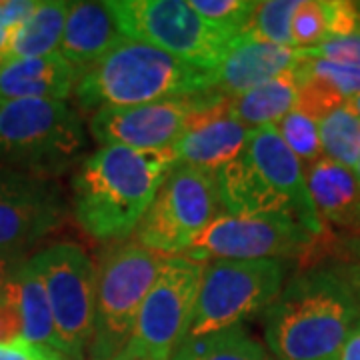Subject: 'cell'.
I'll return each instance as SVG.
<instances>
[{
    "instance_id": "cell-1",
    "label": "cell",
    "mask_w": 360,
    "mask_h": 360,
    "mask_svg": "<svg viewBox=\"0 0 360 360\" xmlns=\"http://www.w3.org/2000/svg\"><path fill=\"white\" fill-rule=\"evenodd\" d=\"M340 257L307 264L266 309L274 360H338L360 324V258L342 243Z\"/></svg>"
},
{
    "instance_id": "cell-2",
    "label": "cell",
    "mask_w": 360,
    "mask_h": 360,
    "mask_svg": "<svg viewBox=\"0 0 360 360\" xmlns=\"http://www.w3.org/2000/svg\"><path fill=\"white\" fill-rule=\"evenodd\" d=\"M172 168L168 155L101 146L82 158L72 180L78 226L94 240H122L139 229Z\"/></svg>"
},
{
    "instance_id": "cell-3",
    "label": "cell",
    "mask_w": 360,
    "mask_h": 360,
    "mask_svg": "<svg viewBox=\"0 0 360 360\" xmlns=\"http://www.w3.org/2000/svg\"><path fill=\"white\" fill-rule=\"evenodd\" d=\"M217 186L224 214H284L316 236L326 234L310 198L304 168L274 124L248 130L240 155L217 170Z\"/></svg>"
},
{
    "instance_id": "cell-4",
    "label": "cell",
    "mask_w": 360,
    "mask_h": 360,
    "mask_svg": "<svg viewBox=\"0 0 360 360\" xmlns=\"http://www.w3.org/2000/svg\"><path fill=\"white\" fill-rule=\"evenodd\" d=\"M212 92V70L188 65L139 40L124 39L86 68L75 86L82 110L139 106Z\"/></svg>"
},
{
    "instance_id": "cell-5",
    "label": "cell",
    "mask_w": 360,
    "mask_h": 360,
    "mask_svg": "<svg viewBox=\"0 0 360 360\" xmlns=\"http://www.w3.org/2000/svg\"><path fill=\"white\" fill-rule=\"evenodd\" d=\"M84 148V122L66 101L0 103V168L56 179Z\"/></svg>"
},
{
    "instance_id": "cell-6",
    "label": "cell",
    "mask_w": 360,
    "mask_h": 360,
    "mask_svg": "<svg viewBox=\"0 0 360 360\" xmlns=\"http://www.w3.org/2000/svg\"><path fill=\"white\" fill-rule=\"evenodd\" d=\"M106 6L127 39L205 70H214L234 42V37L206 22L184 0H110Z\"/></svg>"
},
{
    "instance_id": "cell-7",
    "label": "cell",
    "mask_w": 360,
    "mask_h": 360,
    "mask_svg": "<svg viewBox=\"0 0 360 360\" xmlns=\"http://www.w3.org/2000/svg\"><path fill=\"white\" fill-rule=\"evenodd\" d=\"M162 258L139 243L116 246L104 258L98 270L89 360H115L127 347Z\"/></svg>"
},
{
    "instance_id": "cell-8",
    "label": "cell",
    "mask_w": 360,
    "mask_h": 360,
    "mask_svg": "<svg viewBox=\"0 0 360 360\" xmlns=\"http://www.w3.org/2000/svg\"><path fill=\"white\" fill-rule=\"evenodd\" d=\"M205 262L165 257L142 302L132 336L115 360H170L188 336Z\"/></svg>"
},
{
    "instance_id": "cell-9",
    "label": "cell",
    "mask_w": 360,
    "mask_h": 360,
    "mask_svg": "<svg viewBox=\"0 0 360 360\" xmlns=\"http://www.w3.org/2000/svg\"><path fill=\"white\" fill-rule=\"evenodd\" d=\"M286 270V262L278 258L212 260L205 264L186 338L240 326L248 316L269 309L283 290Z\"/></svg>"
},
{
    "instance_id": "cell-10",
    "label": "cell",
    "mask_w": 360,
    "mask_h": 360,
    "mask_svg": "<svg viewBox=\"0 0 360 360\" xmlns=\"http://www.w3.org/2000/svg\"><path fill=\"white\" fill-rule=\"evenodd\" d=\"M217 172L172 165L136 229L139 245L160 257H180L219 217Z\"/></svg>"
},
{
    "instance_id": "cell-11",
    "label": "cell",
    "mask_w": 360,
    "mask_h": 360,
    "mask_svg": "<svg viewBox=\"0 0 360 360\" xmlns=\"http://www.w3.org/2000/svg\"><path fill=\"white\" fill-rule=\"evenodd\" d=\"M32 266L42 278L60 352L68 360H84L94 328L98 270L82 246L56 243L34 257Z\"/></svg>"
},
{
    "instance_id": "cell-12",
    "label": "cell",
    "mask_w": 360,
    "mask_h": 360,
    "mask_svg": "<svg viewBox=\"0 0 360 360\" xmlns=\"http://www.w3.org/2000/svg\"><path fill=\"white\" fill-rule=\"evenodd\" d=\"M326 236V234H324ZM324 236L312 234L284 214H219L198 234L186 257L194 260H262L300 258L307 262Z\"/></svg>"
},
{
    "instance_id": "cell-13",
    "label": "cell",
    "mask_w": 360,
    "mask_h": 360,
    "mask_svg": "<svg viewBox=\"0 0 360 360\" xmlns=\"http://www.w3.org/2000/svg\"><path fill=\"white\" fill-rule=\"evenodd\" d=\"M222 98L217 92H205L139 106L101 108L90 118V134L101 146L116 144L141 153L168 155L193 127L196 116Z\"/></svg>"
},
{
    "instance_id": "cell-14",
    "label": "cell",
    "mask_w": 360,
    "mask_h": 360,
    "mask_svg": "<svg viewBox=\"0 0 360 360\" xmlns=\"http://www.w3.org/2000/svg\"><path fill=\"white\" fill-rule=\"evenodd\" d=\"M65 219V194L54 179L0 168V250L26 255Z\"/></svg>"
},
{
    "instance_id": "cell-15",
    "label": "cell",
    "mask_w": 360,
    "mask_h": 360,
    "mask_svg": "<svg viewBox=\"0 0 360 360\" xmlns=\"http://www.w3.org/2000/svg\"><path fill=\"white\" fill-rule=\"evenodd\" d=\"M298 63V49L240 34L234 39L222 63L212 70V92L224 98L238 96L292 70Z\"/></svg>"
},
{
    "instance_id": "cell-16",
    "label": "cell",
    "mask_w": 360,
    "mask_h": 360,
    "mask_svg": "<svg viewBox=\"0 0 360 360\" xmlns=\"http://www.w3.org/2000/svg\"><path fill=\"white\" fill-rule=\"evenodd\" d=\"M226 98L206 106L193 127L168 153L172 165L217 172L240 155L248 127L224 115Z\"/></svg>"
},
{
    "instance_id": "cell-17",
    "label": "cell",
    "mask_w": 360,
    "mask_h": 360,
    "mask_svg": "<svg viewBox=\"0 0 360 360\" xmlns=\"http://www.w3.org/2000/svg\"><path fill=\"white\" fill-rule=\"evenodd\" d=\"M80 72L58 52L18 58L0 65V103L6 101H66Z\"/></svg>"
},
{
    "instance_id": "cell-18",
    "label": "cell",
    "mask_w": 360,
    "mask_h": 360,
    "mask_svg": "<svg viewBox=\"0 0 360 360\" xmlns=\"http://www.w3.org/2000/svg\"><path fill=\"white\" fill-rule=\"evenodd\" d=\"M122 39L106 2H70L58 54L82 75Z\"/></svg>"
},
{
    "instance_id": "cell-19",
    "label": "cell",
    "mask_w": 360,
    "mask_h": 360,
    "mask_svg": "<svg viewBox=\"0 0 360 360\" xmlns=\"http://www.w3.org/2000/svg\"><path fill=\"white\" fill-rule=\"evenodd\" d=\"M310 198L324 222L360 232V184L350 168L322 156L304 170Z\"/></svg>"
},
{
    "instance_id": "cell-20",
    "label": "cell",
    "mask_w": 360,
    "mask_h": 360,
    "mask_svg": "<svg viewBox=\"0 0 360 360\" xmlns=\"http://www.w3.org/2000/svg\"><path fill=\"white\" fill-rule=\"evenodd\" d=\"M296 103L298 77L292 68L257 89L226 98L224 115L245 127L257 129L264 124H276L288 112L296 110Z\"/></svg>"
},
{
    "instance_id": "cell-21",
    "label": "cell",
    "mask_w": 360,
    "mask_h": 360,
    "mask_svg": "<svg viewBox=\"0 0 360 360\" xmlns=\"http://www.w3.org/2000/svg\"><path fill=\"white\" fill-rule=\"evenodd\" d=\"M68 8L70 2H39L37 11L13 32L6 51L0 56V65L8 60L37 58L58 52Z\"/></svg>"
},
{
    "instance_id": "cell-22",
    "label": "cell",
    "mask_w": 360,
    "mask_h": 360,
    "mask_svg": "<svg viewBox=\"0 0 360 360\" xmlns=\"http://www.w3.org/2000/svg\"><path fill=\"white\" fill-rule=\"evenodd\" d=\"M14 278L18 286V302H20V314H22V340L60 352L49 296L30 258H26L25 262L14 270Z\"/></svg>"
},
{
    "instance_id": "cell-23",
    "label": "cell",
    "mask_w": 360,
    "mask_h": 360,
    "mask_svg": "<svg viewBox=\"0 0 360 360\" xmlns=\"http://www.w3.org/2000/svg\"><path fill=\"white\" fill-rule=\"evenodd\" d=\"M170 360H270L243 326H232L219 333L196 338H184Z\"/></svg>"
},
{
    "instance_id": "cell-24",
    "label": "cell",
    "mask_w": 360,
    "mask_h": 360,
    "mask_svg": "<svg viewBox=\"0 0 360 360\" xmlns=\"http://www.w3.org/2000/svg\"><path fill=\"white\" fill-rule=\"evenodd\" d=\"M319 132L326 158L354 170L360 156V116L342 104L319 120Z\"/></svg>"
},
{
    "instance_id": "cell-25",
    "label": "cell",
    "mask_w": 360,
    "mask_h": 360,
    "mask_svg": "<svg viewBox=\"0 0 360 360\" xmlns=\"http://www.w3.org/2000/svg\"><path fill=\"white\" fill-rule=\"evenodd\" d=\"M300 0H264L257 2V8L252 18L246 26L245 34L257 40L281 44V46H292L290 37V22L298 8ZM295 49V46H292Z\"/></svg>"
},
{
    "instance_id": "cell-26",
    "label": "cell",
    "mask_w": 360,
    "mask_h": 360,
    "mask_svg": "<svg viewBox=\"0 0 360 360\" xmlns=\"http://www.w3.org/2000/svg\"><path fill=\"white\" fill-rule=\"evenodd\" d=\"M274 127L278 130L284 144L290 148V153L300 160V165L304 162L307 167H312L314 162L321 160V132H319V122L314 118L292 110L284 116L283 120H278Z\"/></svg>"
},
{
    "instance_id": "cell-27",
    "label": "cell",
    "mask_w": 360,
    "mask_h": 360,
    "mask_svg": "<svg viewBox=\"0 0 360 360\" xmlns=\"http://www.w3.org/2000/svg\"><path fill=\"white\" fill-rule=\"evenodd\" d=\"M188 6L206 22L224 30L231 37L245 34L257 2L248 0H188Z\"/></svg>"
},
{
    "instance_id": "cell-28",
    "label": "cell",
    "mask_w": 360,
    "mask_h": 360,
    "mask_svg": "<svg viewBox=\"0 0 360 360\" xmlns=\"http://www.w3.org/2000/svg\"><path fill=\"white\" fill-rule=\"evenodd\" d=\"M296 68L322 82L328 90L338 94L342 101H348L352 96L360 94V68L359 66L340 65L333 60H302L296 65Z\"/></svg>"
},
{
    "instance_id": "cell-29",
    "label": "cell",
    "mask_w": 360,
    "mask_h": 360,
    "mask_svg": "<svg viewBox=\"0 0 360 360\" xmlns=\"http://www.w3.org/2000/svg\"><path fill=\"white\" fill-rule=\"evenodd\" d=\"M290 37L295 49H312L328 40L326 14L321 0H300L290 22Z\"/></svg>"
},
{
    "instance_id": "cell-30",
    "label": "cell",
    "mask_w": 360,
    "mask_h": 360,
    "mask_svg": "<svg viewBox=\"0 0 360 360\" xmlns=\"http://www.w3.org/2000/svg\"><path fill=\"white\" fill-rule=\"evenodd\" d=\"M298 56L302 60H333L360 68V32L324 40L312 49H298Z\"/></svg>"
},
{
    "instance_id": "cell-31",
    "label": "cell",
    "mask_w": 360,
    "mask_h": 360,
    "mask_svg": "<svg viewBox=\"0 0 360 360\" xmlns=\"http://www.w3.org/2000/svg\"><path fill=\"white\" fill-rule=\"evenodd\" d=\"M20 340H22V314L18 302V286L13 272L0 290V345H13Z\"/></svg>"
},
{
    "instance_id": "cell-32",
    "label": "cell",
    "mask_w": 360,
    "mask_h": 360,
    "mask_svg": "<svg viewBox=\"0 0 360 360\" xmlns=\"http://www.w3.org/2000/svg\"><path fill=\"white\" fill-rule=\"evenodd\" d=\"M328 39L348 37L360 32V2H347V0H322Z\"/></svg>"
},
{
    "instance_id": "cell-33",
    "label": "cell",
    "mask_w": 360,
    "mask_h": 360,
    "mask_svg": "<svg viewBox=\"0 0 360 360\" xmlns=\"http://www.w3.org/2000/svg\"><path fill=\"white\" fill-rule=\"evenodd\" d=\"M34 0H8L0 2V56L4 54L13 32L37 11Z\"/></svg>"
},
{
    "instance_id": "cell-34",
    "label": "cell",
    "mask_w": 360,
    "mask_h": 360,
    "mask_svg": "<svg viewBox=\"0 0 360 360\" xmlns=\"http://www.w3.org/2000/svg\"><path fill=\"white\" fill-rule=\"evenodd\" d=\"M0 360H68L65 354L52 348L37 347L26 340L13 342V345H0Z\"/></svg>"
},
{
    "instance_id": "cell-35",
    "label": "cell",
    "mask_w": 360,
    "mask_h": 360,
    "mask_svg": "<svg viewBox=\"0 0 360 360\" xmlns=\"http://www.w3.org/2000/svg\"><path fill=\"white\" fill-rule=\"evenodd\" d=\"M25 260L26 255H22V252H4V250H0V290H2L4 283L8 281V276L14 272V269L18 264H22Z\"/></svg>"
},
{
    "instance_id": "cell-36",
    "label": "cell",
    "mask_w": 360,
    "mask_h": 360,
    "mask_svg": "<svg viewBox=\"0 0 360 360\" xmlns=\"http://www.w3.org/2000/svg\"><path fill=\"white\" fill-rule=\"evenodd\" d=\"M338 360H360V324L347 338Z\"/></svg>"
},
{
    "instance_id": "cell-37",
    "label": "cell",
    "mask_w": 360,
    "mask_h": 360,
    "mask_svg": "<svg viewBox=\"0 0 360 360\" xmlns=\"http://www.w3.org/2000/svg\"><path fill=\"white\" fill-rule=\"evenodd\" d=\"M347 106L354 112L356 116H360V94H356V96H352V98H348L347 101Z\"/></svg>"
},
{
    "instance_id": "cell-38",
    "label": "cell",
    "mask_w": 360,
    "mask_h": 360,
    "mask_svg": "<svg viewBox=\"0 0 360 360\" xmlns=\"http://www.w3.org/2000/svg\"><path fill=\"white\" fill-rule=\"evenodd\" d=\"M345 245L348 246V250H352L356 257L360 258V238H352V240H347Z\"/></svg>"
},
{
    "instance_id": "cell-39",
    "label": "cell",
    "mask_w": 360,
    "mask_h": 360,
    "mask_svg": "<svg viewBox=\"0 0 360 360\" xmlns=\"http://www.w3.org/2000/svg\"><path fill=\"white\" fill-rule=\"evenodd\" d=\"M354 176H356V180H359V184H360V156H359V162H356V167H354Z\"/></svg>"
}]
</instances>
